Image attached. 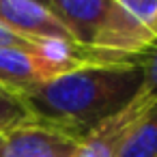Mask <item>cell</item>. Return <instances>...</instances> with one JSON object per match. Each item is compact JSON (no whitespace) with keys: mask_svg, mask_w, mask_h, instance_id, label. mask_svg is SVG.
<instances>
[{"mask_svg":"<svg viewBox=\"0 0 157 157\" xmlns=\"http://www.w3.org/2000/svg\"><path fill=\"white\" fill-rule=\"evenodd\" d=\"M142 86V67H84L22 97L33 121L78 138L121 112Z\"/></svg>","mask_w":157,"mask_h":157,"instance_id":"1","label":"cell"},{"mask_svg":"<svg viewBox=\"0 0 157 157\" xmlns=\"http://www.w3.org/2000/svg\"><path fill=\"white\" fill-rule=\"evenodd\" d=\"M82 140L84 138L30 118L5 133L2 157H78Z\"/></svg>","mask_w":157,"mask_h":157,"instance_id":"2","label":"cell"},{"mask_svg":"<svg viewBox=\"0 0 157 157\" xmlns=\"http://www.w3.org/2000/svg\"><path fill=\"white\" fill-rule=\"evenodd\" d=\"M155 99L157 97H148L140 90L121 112L105 118L84 136L78 157H121L125 142Z\"/></svg>","mask_w":157,"mask_h":157,"instance_id":"3","label":"cell"},{"mask_svg":"<svg viewBox=\"0 0 157 157\" xmlns=\"http://www.w3.org/2000/svg\"><path fill=\"white\" fill-rule=\"evenodd\" d=\"M63 73L69 71L41 54L24 50H0V88L17 99Z\"/></svg>","mask_w":157,"mask_h":157,"instance_id":"4","label":"cell"},{"mask_svg":"<svg viewBox=\"0 0 157 157\" xmlns=\"http://www.w3.org/2000/svg\"><path fill=\"white\" fill-rule=\"evenodd\" d=\"M50 9L69 28L75 43L95 50V41L112 17L116 2L114 0H52Z\"/></svg>","mask_w":157,"mask_h":157,"instance_id":"5","label":"cell"},{"mask_svg":"<svg viewBox=\"0 0 157 157\" xmlns=\"http://www.w3.org/2000/svg\"><path fill=\"white\" fill-rule=\"evenodd\" d=\"M0 22L33 39L75 41L54 11L35 0H0Z\"/></svg>","mask_w":157,"mask_h":157,"instance_id":"6","label":"cell"},{"mask_svg":"<svg viewBox=\"0 0 157 157\" xmlns=\"http://www.w3.org/2000/svg\"><path fill=\"white\" fill-rule=\"evenodd\" d=\"M121 157H157V99L131 131Z\"/></svg>","mask_w":157,"mask_h":157,"instance_id":"7","label":"cell"},{"mask_svg":"<svg viewBox=\"0 0 157 157\" xmlns=\"http://www.w3.org/2000/svg\"><path fill=\"white\" fill-rule=\"evenodd\" d=\"M26 121H30V114H28L26 105L22 103V99L0 88V136L9 133L11 129H15L17 125H22Z\"/></svg>","mask_w":157,"mask_h":157,"instance_id":"8","label":"cell"},{"mask_svg":"<svg viewBox=\"0 0 157 157\" xmlns=\"http://www.w3.org/2000/svg\"><path fill=\"white\" fill-rule=\"evenodd\" d=\"M157 39V0H114Z\"/></svg>","mask_w":157,"mask_h":157,"instance_id":"9","label":"cell"},{"mask_svg":"<svg viewBox=\"0 0 157 157\" xmlns=\"http://www.w3.org/2000/svg\"><path fill=\"white\" fill-rule=\"evenodd\" d=\"M41 45H43V39L26 37L0 22V50H24V52L41 54Z\"/></svg>","mask_w":157,"mask_h":157,"instance_id":"10","label":"cell"},{"mask_svg":"<svg viewBox=\"0 0 157 157\" xmlns=\"http://www.w3.org/2000/svg\"><path fill=\"white\" fill-rule=\"evenodd\" d=\"M142 86L140 90L148 97H157V43L142 56Z\"/></svg>","mask_w":157,"mask_h":157,"instance_id":"11","label":"cell"},{"mask_svg":"<svg viewBox=\"0 0 157 157\" xmlns=\"http://www.w3.org/2000/svg\"><path fill=\"white\" fill-rule=\"evenodd\" d=\"M35 2H41V5H43V7H48V9L52 7V0H35Z\"/></svg>","mask_w":157,"mask_h":157,"instance_id":"12","label":"cell"},{"mask_svg":"<svg viewBox=\"0 0 157 157\" xmlns=\"http://www.w3.org/2000/svg\"><path fill=\"white\" fill-rule=\"evenodd\" d=\"M2 146H5V136H0V157H2Z\"/></svg>","mask_w":157,"mask_h":157,"instance_id":"13","label":"cell"}]
</instances>
